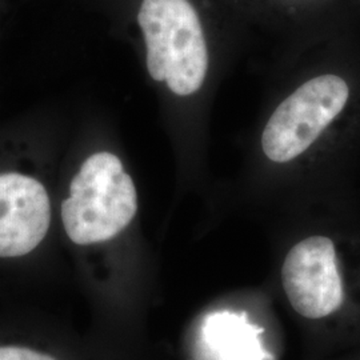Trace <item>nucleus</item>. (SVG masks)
I'll return each mask as SVG.
<instances>
[{
	"instance_id": "obj_6",
	"label": "nucleus",
	"mask_w": 360,
	"mask_h": 360,
	"mask_svg": "<svg viewBox=\"0 0 360 360\" xmlns=\"http://www.w3.org/2000/svg\"><path fill=\"white\" fill-rule=\"evenodd\" d=\"M257 327L245 316L232 312H215L202 326V339L215 360H264Z\"/></svg>"
},
{
	"instance_id": "obj_5",
	"label": "nucleus",
	"mask_w": 360,
	"mask_h": 360,
	"mask_svg": "<svg viewBox=\"0 0 360 360\" xmlns=\"http://www.w3.org/2000/svg\"><path fill=\"white\" fill-rule=\"evenodd\" d=\"M50 223L51 203L43 181L22 167H0V257L32 252Z\"/></svg>"
},
{
	"instance_id": "obj_7",
	"label": "nucleus",
	"mask_w": 360,
	"mask_h": 360,
	"mask_svg": "<svg viewBox=\"0 0 360 360\" xmlns=\"http://www.w3.org/2000/svg\"><path fill=\"white\" fill-rule=\"evenodd\" d=\"M0 360H56L50 355L25 347H0Z\"/></svg>"
},
{
	"instance_id": "obj_3",
	"label": "nucleus",
	"mask_w": 360,
	"mask_h": 360,
	"mask_svg": "<svg viewBox=\"0 0 360 360\" xmlns=\"http://www.w3.org/2000/svg\"><path fill=\"white\" fill-rule=\"evenodd\" d=\"M352 96L347 79L322 72L306 79L274 108L260 136L264 158L291 166L318 144L343 116Z\"/></svg>"
},
{
	"instance_id": "obj_1",
	"label": "nucleus",
	"mask_w": 360,
	"mask_h": 360,
	"mask_svg": "<svg viewBox=\"0 0 360 360\" xmlns=\"http://www.w3.org/2000/svg\"><path fill=\"white\" fill-rule=\"evenodd\" d=\"M138 25L146 44V67L156 83L178 98L203 89L210 52L200 18L188 0H142Z\"/></svg>"
},
{
	"instance_id": "obj_2",
	"label": "nucleus",
	"mask_w": 360,
	"mask_h": 360,
	"mask_svg": "<svg viewBox=\"0 0 360 360\" xmlns=\"http://www.w3.org/2000/svg\"><path fill=\"white\" fill-rule=\"evenodd\" d=\"M136 211V187L122 159L96 151L83 160L70 183L62 221L72 243L96 245L123 231Z\"/></svg>"
},
{
	"instance_id": "obj_4",
	"label": "nucleus",
	"mask_w": 360,
	"mask_h": 360,
	"mask_svg": "<svg viewBox=\"0 0 360 360\" xmlns=\"http://www.w3.org/2000/svg\"><path fill=\"white\" fill-rule=\"evenodd\" d=\"M282 281L297 314L309 319L331 315L343 302L334 242L314 235L296 243L284 259Z\"/></svg>"
}]
</instances>
